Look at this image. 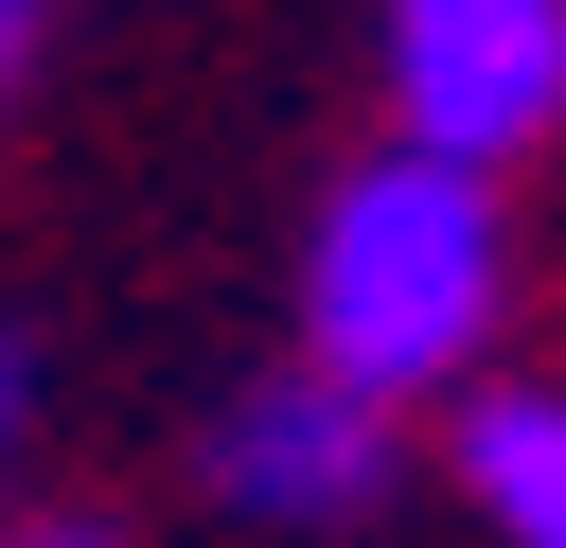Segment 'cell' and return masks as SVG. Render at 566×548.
I'll list each match as a JSON object with an SVG mask.
<instances>
[{
  "mask_svg": "<svg viewBox=\"0 0 566 548\" xmlns=\"http://www.w3.org/2000/svg\"><path fill=\"white\" fill-rule=\"evenodd\" d=\"M495 336H513V194L424 141H371L301 230V371L407 424L495 389Z\"/></svg>",
  "mask_w": 566,
  "mask_h": 548,
  "instance_id": "cell-1",
  "label": "cell"
},
{
  "mask_svg": "<svg viewBox=\"0 0 566 548\" xmlns=\"http://www.w3.org/2000/svg\"><path fill=\"white\" fill-rule=\"evenodd\" d=\"M371 71H389V141L460 177L566 141V0H371Z\"/></svg>",
  "mask_w": 566,
  "mask_h": 548,
  "instance_id": "cell-2",
  "label": "cell"
},
{
  "mask_svg": "<svg viewBox=\"0 0 566 548\" xmlns=\"http://www.w3.org/2000/svg\"><path fill=\"white\" fill-rule=\"evenodd\" d=\"M389 477H407V424L318 389L301 354L212 407V513H248V530H354V513H389Z\"/></svg>",
  "mask_w": 566,
  "mask_h": 548,
  "instance_id": "cell-3",
  "label": "cell"
},
{
  "mask_svg": "<svg viewBox=\"0 0 566 548\" xmlns=\"http://www.w3.org/2000/svg\"><path fill=\"white\" fill-rule=\"evenodd\" d=\"M460 495H478V530L495 548H566V389H460Z\"/></svg>",
  "mask_w": 566,
  "mask_h": 548,
  "instance_id": "cell-4",
  "label": "cell"
},
{
  "mask_svg": "<svg viewBox=\"0 0 566 548\" xmlns=\"http://www.w3.org/2000/svg\"><path fill=\"white\" fill-rule=\"evenodd\" d=\"M35 389H53V371H35V336L0 318V495H18V460H35Z\"/></svg>",
  "mask_w": 566,
  "mask_h": 548,
  "instance_id": "cell-5",
  "label": "cell"
},
{
  "mask_svg": "<svg viewBox=\"0 0 566 548\" xmlns=\"http://www.w3.org/2000/svg\"><path fill=\"white\" fill-rule=\"evenodd\" d=\"M0 548H124L106 513H0Z\"/></svg>",
  "mask_w": 566,
  "mask_h": 548,
  "instance_id": "cell-6",
  "label": "cell"
},
{
  "mask_svg": "<svg viewBox=\"0 0 566 548\" xmlns=\"http://www.w3.org/2000/svg\"><path fill=\"white\" fill-rule=\"evenodd\" d=\"M35 35H53V0H0V106L35 88Z\"/></svg>",
  "mask_w": 566,
  "mask_h": 548,
  "instance_id": "cell-7",
  "label": "cell"
}]
</instances>
